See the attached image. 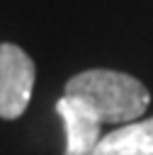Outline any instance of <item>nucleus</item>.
<instances>
[{"label":"nucleus","mask_w":153,"mask_h":155,"mask_svg":"<svg viewBox=\"0 0 153 155\" xmlns=\"http://www.w3.org/2000/svg\"><path fill=\"white\" fill-rule=\"evenodd\" d=\"M56 111L63 119L66 128V153L63 155H95V148L100 143V128L102 121L97 114L75 97H61L56 102Z\"/></svg>","instance_id":"nucleus-3"},{"label":"nucleus","mask_w":153,"mask_h":155,"mask_svg":"<svg viewBox=\"0 0 153 155\" xmlns=\"http://www.w3.org/2000/svg\"><path fill=\"white\" fill-rule=\"evenodd\" d=\"M63 94L85 102L102 124H131L148 109L151 102L141 80L107 68H92L73 75L66 82Z\"/></svg>","instance_id":"nucleus-1"},{"label":"nucleus","mask_w":153,"mask_h":155,"mask_svg":"<svg viewBox=\"0 0 153 155\" xmlns=\"http://www.w3.org/2000/svg\"><path fill=\"white\" fill-rule=\"evenodd\" d=\"M36 68L24 48L17 44H0V119H17L32 99Z\"/></svg>","instance_id":"nucleus-2"},{"label":"nucleus","mask_w":153,"mask_h":155,"mask_svg":"<svg viewBox=\"0 0 153 155\" xmlns=\"http://www.w3.org/2000/svg\"><path fill=\"white\" fill-rule=\"evenodd\" d=\"M95 155H153V116L124 124L102 136Z\"/></svg>","instance_id":"nucleus-4"}]
</instances>
